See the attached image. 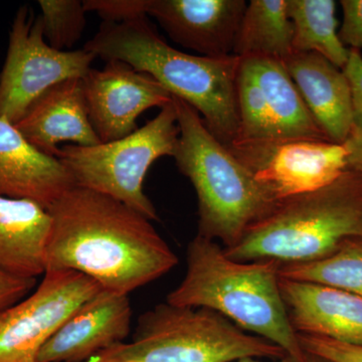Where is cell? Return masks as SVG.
Segmentation results:
<instances>
[{
    "mask_svg": "<svg viewBox=\"0 0 362 362\" xmlns=\"http://www.w3.org/2000/svg\"><path fill=\"white\" fill-rule=\"evenodd\" d=\"M297 335L304 352L322 356L333 362H362V346L315 335Z\"/></svg>",
    "mask_w": 362,
    "mask_h": 362,
    "instance_id": "obj_24",
    "label": "cell"
},
{
    "mask_svg": "<svg viewBox=\"0 0 362 362\" xmlns=\"http://www.w3.org/2000/svg\"><path fill=\"white\" fill-rule=\"evenodd\" d=\"M87 49L58 51L47 44L40 16L28 6L16 11L0 71V118L16 124L52 87L84 78L96 59Z\"/></svg>",
    "mask_w": 362,
    "mask_h": 362,
    "instance_id": "obj_9",
    "label": "cell"
},
{
    "mask_svg": "<svg viewBox=\"0 0 362 362\" xmlns=\"http://www.w3.org/2000/svg\"><path fill=\"white\" fill-rule=\"evenodd\" d=\"M293 23V52H316L337 68H344L349 49L338 35L334 0H287Z\"/></svg>",
    "mask_w": 362,
    "mask_h": 362,
    "instance_id": "obj_21",
    "label": "cell"
},
{
    "mask_svg": "<svg viewBox=\"0 0 362 362\" xmlns=\"http://www.w3.org/2000/svg\"><path fill=\"white\" fill-rule=\"evenodd\" d=\"M288 280L329 286L362 297V238L343 240L334 252L316 261L281 264Z\"/></svg>",
    "mask_w": 362,
    "mask_h": 362,
    "instance_id": "obj_22",
    "label": "cell"
},
{
    "mask_svg": "<svg viewBox=\"0 0 362 362\" xmlns=\"http://www.w3.org/2000/svg\"><path fill=\"white\" fill-rule=\"evenodd\" d=\"M47 211L45 272H78L102 289L129 295L178 264L151 221L113 197L74 185Z\"/></svg>",
    "mask_w": 362,
    "mask_h": 362,
    "instance_id": "obj_1",
    "label": "cell"
},
{
    "mask_svg": "<svg viewBox=\"0 0 362 362\" xmlns=\"http://www.w3.org/2000/svg\"><path fill=\"white\" fill-rule=\"evenodd\" d=\"M275 201L315 192L347 170L344 145L320 140H292L230 150Z\"/></svg>",
    "mask_w": 362,
    "mask_h": 362,
    "instance_id": "obj_11",
    "label": "cell"
},
{
    "mask_svg": "<svg viewBox=\"0 0 362 362\" xmlns=\"http://www.w3.org/2000/svg\"><path fill=\"white\" fill-rule=\"evenodd\" d=\"M51 230L52 216L44 206L0 197V272L21 279L44 276Z\"/></svg>",
    "mask_w": 362,
    "mask_h": 362,
    "instance_id": "obj_19",
    "label": "cell"
},
{
    "mask_svg": "<svg viewBox=\"0 0 362 362\" xmlns=\"http://www.w3.org/2000/svg\"><path fill=\"white\" fill-rule=\"evenodd\" d=\"M237 362H263L257 361L256 358H251V357H247V358L240 359ZM270 362H299L296 361V359L293 358L291 356H286L284 358L277 359V361H272Z\"/></svg>",
    "mask_w": 362,
    "mask_h": 362,
    "instance_id": "obj_30",
    "label": "cell"
},
{
    "mask_svg": "<svg viewBox=\"0 0 362 362\" xmlns=\"http://www.w3.org/2000/svg\"><path fill=\"white\" fill-rule=\"evenodd\" d=\"M37 279H21L0 272V312L28 296L37 287Z\"/></svg>",
    "mask_w": 362,
    "mask_h": 362,
    "instance_id": "obj_27",
    "label": "cell"
},
{
    "mask_svg": "<svg viewBox=\"0 0 362 362\" xmlns=\"http://www.w3.org/2000/svg\"><path fill=\"white\" fill-rule=\"evenodd\" d=\"M83 82L90 124L101 143L132 134L143 112L173 102L158 81L117 59L101 70L90 69Z\"/></svg>",
    "mask_w": 362,
    "mask_h": 362,
    "instance_id": "obj_12",
    "label": "cell"
},
{
    "mask_svg": "<svg viewBox=\"0 0 362 362\" xmlns=\"http://www.w3.org/2000/svg\"><path fill=\"white\" fill-rule=\"evenodd\" d=\"M279 285L297 334L362 346V297L329 286L281 277Z\"/></svg>",
    "mask_w": 362,
    "mask_h": 362,
    "instance_id": "obj_15",
    "label": "cell"
},
{
    "mask_svg": "<svg viewBox=\"0 0 362 362\" xmlns=\"http://www.w3.org/2000/svg\"><path fill=\"white\" fill-rule=\"evenodd\" d=\"M287 354L206 308L156 305L138 318L132 340L85 362H233L284 358Z\"/></svg>",
    "mask_w": 362,
    "mask_h": 362,
    "instance_id": "obj_6",
    "label": "cell"
},
{
    "mask_svg": "<svg viewBox=\"0 0 362 362\" xmlns=\"http://www.w3.org/2000/svg\"><path fill=\"white\" fill-rule=\"evenodd\" d=\"M128 295L102 289L81 305L42 347L40 362H85L130 333Z\"/></svg>",
    "mask_w": 362,
    "mask_h": 362,
    "instance_id": "obj_14",
    "label": "cell"
},
{
    "mask_svg": "<svg viewBox=\"0 0 362 362\" xmlns=\"http://www.w3.org/2000/svg\"><path fill=\"white\" fill-rule=\"evenodd\" d=\"M84 49L104 61L117 59L148 74L199 112L207 129L226 148L235 143L240 128L239 57L207 58L178 51L162 39L147 16L103 21Z\"/></svg>",
    "mask_w": 362,
    "mask_h": 362,
    "instance_id": "obj_2",
    "label": "cell"
},
{
    "mask_svg": "<svg viewBox=\"0 0 362 362\" xmlns=\"http://www.w3.org/2000/svg\"><path fill=\"white\" fill-rule=\"evenodd\" d=\"M347 170L362 176V128H352L346 141Z\"/></svg>",
    "mask_w": 362,
    "mask_h": 362,
    "instance_id": "obj_28",
    "label": "cell"
},
{
    "mask_svg": "<svg viewBox=\"0 0 362 362\" xmlns=\"http://www.w3.org/2000/svg\"><path fill=\"white\" fill-rule=\"evenodd\" d=\"M356 237L362 238V176L346 170L328 187L279 201L225 252L239 262L302 263Z\"/></svg>",
    "mask_w": 362,
    "mask_h": 362,
    "instance_id": "obj_5",
    "label": "cell"
},
{
    "mask_svg": "<svg viewBox=\"0 0 362 362\" xmlns=\"http://www.w3.org/2000/svg\"><path fill=\"white\" fill-rule=\"evenodd\" d=\"M304 362H333L329 359L324 358L322 356H316V354H308L305 352Z\"/></svg>",
    "mask_w": 362,
    "mask_h": 362,
    "instance_id": "obj_29",
    "label": "cell"
},
{
    "mask_svg": "<svg viewBox=\"0 0 362 362\" xmlns=\"http://www.w3.org/2000/svg\"><path fill=\"white\" fill-rule=\"evenodd\" d=\"M180 138L173 158L194 185L199 202V233L218 240L223 249L235 246L277 201L207 129L199 112L173 96Z\"/></svg>",
    "mask_w": 362,
    "mask_h": 362,
    "instance_id": "obj_4",
    "label": "cell"
},
{
    "mask_svg": "<svg viewBox=\"0 0 362 362\" xmlns=\"http://www.w3.org/2000/svg\"><path fill=\"white\" fill-rule=\"evenodd\" d=\"M180 133L173 102L132 134L94 146L66 145L56 157L68 169L76 187L113 197L148 220L158 221L143 183L154 161L175 156Z\"/></svg>",
    "mask_w": 362,
    "mask_h": 362,
    "instance_id": "obj_7",
    "label": "cell"
},
{
    "mask_svg": "<svg viewBox=\"0 0 362 362\" xmlns=\"http://www.w3.org/2000/svg\"><path fill=\"white\" fill-rule=\"evenodd\" d=\"M74 185L59 159L35 148L14 124L0 118V197L28 199L49 209Z\"/></svg>",
    "mask_w": 362,
    "mask_h": 362,
    "instance_id": "obj_16",
    "label": "cell"
},
{
    "mask_svg": "<svg viewBox=\"0 0 362 362\" xmlns=\"http://www.w3.org/2000/svg\"><path fill=\"white\" fill-rule=\"evenodd\" d=\"M245 0H139L143 16L156 18L176 44L207 58L232 56Z\"/></svg>",
    "mask_w": 362,
    "mask_h": 362,
    "instance_id": "obj_13",
    "label": "cell"
},
{
    "mask_svg": "<svg viewBox=\"0 0 362 362\" xmlns=\"http://www.w3.org/2000/svg\"><path fill=\"white\" fill-rule=\"evenodd\" d=\"M349 58L343 68L351 89L354 127L362 128V54L358 49H349Z\"/></svg>",
    "mask_w": 362,
    "mask_h": 362,
    "instance_id": "obj_26",
    "label": "cell"
},
{
    "mask_svg": "<svg viewBox=\"0 0 362 362\" xmlns=\"http://www.w3.org/2000/svg\"><path fill=\"white\" fill-rule=\"evenodd\" d=\"M101 290L97 282L78 272H45L28 296L0 312V362H40L47 340Z\"/></svg>",
    "mask_w": 362,
    "mask_h": 362,
    "instance_id": "obj_10",
    "label": "cell"
},
{
    "mask_svg": "<svg viewBox=\"0 0 362 362\" xmlns=\"http://www.w3.org/2000/svg\"><path fill=\"white\" fill-rule=\"evenodd\" d=\"M39 6L45 40L52 47L64 51L82 37L87 23L84 1L40 0Z\"/></svg>",
    "mask_w": 362,
    "mask_h": 362,
    "instance_id": "obj_23",
    "label": "cell"
},
{
    "mask_svg": "<svg viewBox=\"0 0 362 362\" xmlns=\"http://www.w3.org/2000/svg\"><path fill=\"white\" fill-rule=\"evenodd\" d=\"M343 20L338 35L347 49H362V0H341Z\"/></svg>",
    "mask_w": 362,
    "mask_h": 362,
    "instance_id": "obj_25",
    "label": "cell"
},
{
    "mask_svg": "<svg viewBox=\"0 0 362 362\" xmlns=\"http://www.w3.org/2000/svg\"><path fill=\"white\" fill-rule=\"evenodd\" d=\"M187 274L168 295L177 306L206 308L304 362L305 352L293 329L280 285V262H239L228 258L216 240L197 235L187 251Z\"/></svg>",
    "mask_w": 362,
    "mask_h": 362,
    "instance_id": "obj_3",
    "label": "cell"
},
{
    "mask_svg": "<svg viewBox=\"0 0 362 362\" xmlns=\"http://www.w3.org/2000/svg\"><path fill=\"white\" fill-rule=\"evenodd\" d=\"M240 128L230 149L292 140L329 141L312 116L282 59L240 58Z\"/></svg>",
    "mask_w": 362,
    "mask_h": 362,
    "instance_id": "obj_8",
    "label": "cell"
},
{
    "mask_svg": "<svg viewBox=\"0 0 362 362\" xmlns=\"http://www.w3.org/2000/svg\"><path fill=\"white\" fill-rule=\"evenodd\" d=\"M293 33L287 0H252L243 16L233 54L284 61L294 52Z\"/></svg>",
    "mask_w": 362,
    "mask_h": 362,
    "instance_id": "obj_20",
    "label": "cell"
},
{
    "mask_svg": "<svg viewBox=\"0 0 362 362\" xmlns=\"http://www.w3.org/2000/svg\"><path fill=\"white\" fill-rule=\"evenodd\" d=\"M283 63L324 134L343 144L354 127L351 89L344 71L316 52H293Z\"/></svg>",
    "mask_w": 362,
    "mask_h": 362,
    "instance_id": "obj_18",
    "label": "cell"
},
{
    "mask_svg": "<svg viewBox=\"0 0 362 362\" xmlns=\"http://www.w3.org/2000/svg\"><path fill=\"white\" fill-rule=\"evenodd\" d=\"M14 126L30 144L49 156H57L62 142L80 146L101 143L90 124L83 78L64 81L47 90Z\"/></svg>",
    "mask_w": 362,
    "mask_h": 362,
    "instance_id": "obj_17",
    "label": "cell"
}]
</instances>
